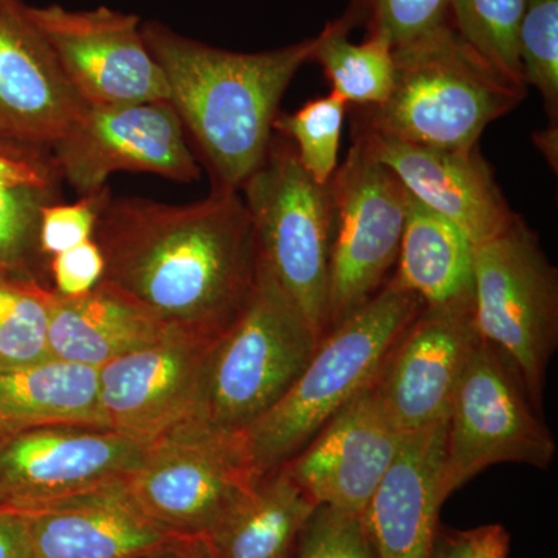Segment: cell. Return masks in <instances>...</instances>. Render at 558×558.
<instances>
[{
    "label": "cell",
    "instance_id": "e0dca14e",
    "mask_svg": "<svg viewBox=\"0 0 558 558\" xmlns=\"http://www.w3.org/2000/svg\"><path fill=\"white\" fill-rule=\"evenodd\" d=\"M215 340L171 326L160 339L98 368L108 427L156 438L189 418L202 365Z\"/></svg>",
    "mask_w": 558,
    "mask_h": 558
},
{
    "label": "cell",
    "instance_id": "8d00e7d4",
    "mask_svg": "<svg viewBox=\"0 0 558 558\" xmlns=\"http://www.w3.org/2000/svg\"><path fill=\"white\" fill-rule=\"evenodd\" d=\"M138 558H215L207 539L182 537Z\"/></svg>",
    "mask_w": 558,
    "mask_h": 558
},
{
    "label": "cell",
    "instance_id": "5bb4252c",
    "mask_svg": "<svg viewBox=\"0 0 558 558\" xmlns=\"http://www.w3.org/2000/svg\"><path fill=\"white\" fill-rule=\"evenodd\" d=\"M478 341L472 295L418 311L373 381L403 435L446 421L462 371Z\"/></svg>",
    "mask_w": 558,
    "mask_h": 558
},
{
    "label": "cell",
    "instance_id": "8fae6325",
    "mask_svg": "<svg viewBox=\"0 0 558 558\" xmlns=\"http://www.w3.org/2000/svg\"><path fill=\"white\" fill-rule=\"evenodd\" d=\"M73 89L90 108L170 101L159 62L150 53L135 14L108 7L68 10L28 7Z\"/></svg>",
    "mask_w": 558,
    "mask_h": 558
},
{
    "label": "cell",
    "instance_id": "5b68a950",
    "mask_svg": "<svg viewBox=\"0 0 558 558\" xmlns=\"http://www.w3.org/2000/svg\"><path fill=\"white\" fill-rule=\"evenodd\" d=\"M318 341L259 264L247 306L205 355L190 417L219 432H244L299 379Z\"/></svg>",
    "mask_w": 558,
    "mask_h": 558
},
{
    "label": "cell",
    "instance_id": "836d02e7",
    "mask_svg": "<svg viewBox=\"0 0 558 558\" xmlns=\"http://www.w3.org/2000/svg\"><path fill=\"white\" fill-rule=\"evenodd\" d=\"M106 263L94 238L58 253L51 260L57 292L62 296H81L97 288Z\"/></svg>",
    "mask_w": 558,
    "mask_h": 558
},
{
    "label": "cell",
    "instance_id": "4dcf8cb0",
    "mask_svg": "<svg viewBox=\"0 0 558 558\" xmlns=\"http://www.w3.org/2000/svg\"><path fill=\"white\" fill-rule=\"evenodd\" d=\"M292 558H377L362 515L317 506L296 538Z\"/></svg>",
    "mask_w": 558,
    "mask_h": 558
},
{
    "label": "cell",
    "instance_id": "d6986e66",
    "mask_svg": "<svg viewBox=\"0 0 558 558\" xmlns=\"http://www.w3.org/2000/svg\"><path fill=\"white\" fill-rule=\"evenodd\" d=\"M20 513L35 558H138L182 538L146 515L126 480Z\"/></svg>",
    "mask_w": 558,
    "mask_h": 558
},
{
    "label": "cell",
    "instance_id": "ac0fdd59",
    "mask_svg": "<svg viewBox=\"0 0 558 558\" xmlns=\"http://www.w3.org/2000/svg\"><path fill=\"white\" fill-rule=\"evenodd\" d=\"M21 0L0 3V132L53 146L87 112Z\"/></svg>",
    "mask_w": 558,
    "mask_h": 558
},
{
    "label": "cell",
    "instance_id": "603a6c76",
    "mask_svg": "<svg viewBox=\"0 0 558 558\" xmlns=\"http://www.w3.org/2000/svg\"><path fill=\"white\" fill-rule=\"evenodd\" d=\"M315 509L314 499L281 465L264 473L205 539L215 558H292Z\"/></svg>",
    "mask_w": 558,
    "mask_h": 558
},
{
    "label": "cell",
    "instance_id": "3957f363",
    "mask_svg": "<svg viewBox=\"0 0 558 558\" xmlns=\"http://www.w3.org/2000/svg\"><path fill=\"white\" fill-rule=\"evenodd\" d=\"M395 84L357 126L436 149H472L488 124L524 100L510 81L447 24L395 49Z\"/></svg>",
    "mask_w": 558,
    "mask_h": 558
},
{
    "label": "cell",
    "instance_id": "f546056e",
    "mask_svg": "<svg viewBox=\"0 0 558 558\" xmlns=\"http://www.w3.org/2000/svg\"><path fill=\"white\" fill-rule=\"evenodd\" d=\"M453 0H351L339 17L349 28L387 38L395 49L451 24Z\"/></svg>",
    "mask_w": 558,
    "mask_h": 558
},
{
    "label": "cell",
    "instance_id": "74e56055",
    "mask_svg": "<svg viewBox=\"0 0 558 558\" xmlns=\"http://www.w3.org/2000/svg\"><path fill=\"white\" fill-rule=\"evenodd\" d=\"M557 128H546L545 131L539 132L538 135H535L537 138V146L539 150H543L550 163L554 161V167L557 163Z\"/></svg>",
    "mask_w": 558,
    "mask_h": 558
},
{
    "label": "cell",
    "instance_id": "52a82bcc",
    "mask_svg": "<svg viewBox=\"0 0 558 558\" xmlns=\"http://www.w3.org/2000/svg\"><path fill=\"white\" fill-rule=\"evenodd\" d=\"M472 304L480 339L506 359L539 409L558 343V274L523 219L473 248Z\"/></svg>",
    "mask_w": 558,
    "mask_h": 558
},
{
    "label": "cell",
    "instance_id": "30bf717a",
    "mask_svg": "<svg viewBox=\"0 0 558 558\" xmlns=\"http://www.w3.org/2000/svg\"><path fill=\"white\" fill-rule=\"evenodd\" d=\"M329 186L333 236L328 332L387 284L389 270L398 260L410 204V194L399 179L355 135Z\"/></svg>",
    "mask_w": 558,
    "mask_h": 558
},
{
    "label": "cell",
    "instance_id": "ffe728a7",
    "mask_svg": "<svg viewBox=\"0 0 558 558\" xmlns=\"http://www.w3.org/2000/svg\"><path fill=\"white\" fill-rule=\"evenodd\" d=\"M447 418L410 433L363 513L377 558H432L438 535Z\"/></svg>",
    "mask_w": 558,
    "mask_h": 558
},
{
    "label": "cell",
    "instance_id": "d4e9b609",
    "mask_svg": "<svg viewBox=\"0 0 558 558\" xmlns=\"http://www.w3.org/2000/svg\"><path fill=\"white\" fill-rule=\"evenodd\" d=\"M349 33L340 20L328 22L317 35L312 61L322 65L333 94L347 105L377 108L395 84V47L379 35L352 43Z\"/></svg>",
    "mask_w": 558,
    "mask_h": 558
},
{
    "label": "cell",
    "instance_id": "4fadbf2b",
    "mask_svg": "<svg viewBox=\"0 0 558 558\" xmlns=\"http://www.w3.org/2000/svg\"><path fill=\"white\" fill-rule=\"evenodd\" d=\"M51 150L54 171L81 196L105 190L109 175L119 171L150 172L178 182L201 178L185 126L170 101L89 106Z\"/></svg>",
    "mask_w": 558,
    "mask_h": 558
},
{
    "label": "cell",
    "instance_id": "1f68e13d",
    "mask_svg": "<svg viewBox=\"0 0 558 558\" xmlns=\"http://www.w3.org/2000/svg\"><path fill=\"white\" fill-rule=\"evenodd\" d=\"M51 202V185L0 186V266L39 245L40 209Z\"/></svg>",
    "mask_w": 558,
    "mask_h": 558
},
{
    "label": "cell",
    "instance_id": "7c38bea8",
    "mask_svg": "<svg viewBox=\"0 0 558 558\" xmlns=\"http://www.w3.org/2000/svg\"><path fill=\"white\" fill-rule=\"evenodd\" d=\"M150 440L80 425L25 428L0 447V509L20 512L128 480Z\"/></svg>",
    "mask_w": 558,
    "mask_h": 558
},
{
    "label": "cell",
    "instance_id": "cb8c5ba5",
    "mask_svg": "<svg viewBox=\"0 0 558 558\" xmlns=\"http://www.w3.org/2000/svg\"><path fill=\"white\" fill-rule=\"evenodd\" d=\"M473 244L457 227L410 196L396 271L389 277L425 306L472 295Z\"/></svg>",
    "mask_w": 558,
    "mask_h": 558
},
{
    "label": "cell",
    "instance_id": "277c9868",
    "mask_svg": "<svg viewBox=\"0 0 558 558\" xmlns=\"http://www.w3.org/2000/svg\"><path fill=\"white\" fill-rule=\"evenodd\" d=\"M424 306L388 279L365 306L322 337L288 392L242 432L255 468L263 475L281 468L373 384L392 344Z\"/></svg>",
    "mask_w": 558,
    "mask_h": 558
},
{
    "label": "cell",
    "instance_id": "f35d334b",
    "mask_svg": "<svg viewBox=\"0 0 558 558\" xmlns=\"http://www.w3.org/2000/svg\"><path fill=\"white\" fill-rule=\"evenodd\" d=\"M25 558H35V557L32 556V553H28V556Z\"/></svg>",
    "mask_w": 558,
    "mask_h": 558
},
{
    "label": "cell",
    "instance_id": "d590c367",
    "mask_svg": "<svg viewBox=\"0 0 558 558\" xmlns=\"http://www.w3.org/2000/svg\"><path fill=\"white\" fill-rule=\"evenodd\" d=\"M31 553L24 515L0 509V558H25Z\"/></svg>",
    "mask_w": 558,
    "mask_h": 558
},
{
    "label": "cell",
    "instance_id": "44dd1931",
    "mask_svg": "<svg viewBox=\"0 0 558 558\" xmlns=\"http://www.w3.org/2000/svg\"><path fill=\"white\" fill-rule=\"evenodd\" d=\"M170 328L101 281L86 295L62 296L53 290L51 296L49 344L54 359L101 368Z\"/></svg>",
    "mask_w": 558,
    "mask_h": 558
},
{
    "label": "cell",
    "instance_id": "ab89813d",
    "mask_svg": "<svg viewBox=\"0 0 558 558\" xmlns=\"http://www.w3.org/2000/svg\"><path fill=\"white\" fill-rule=\"evenodd\" d=\"M2 2H3V0H0V3H2Z\"/></svg>",
    "mask_w": 558,
    "mask_h": 558
},
{
    "label": "cell",
    "instance_id": "d6a6232c",
    "mask_svg": "<svg viewBox=\"0 0 558 558\" xmlns=\"http://www.w3.org/2000/svg\"><path fill=\"white\" fill-rule=\"evenodd\" d=\"M109 197V190L105 189L89 196H81L75 204H47L40 209V252L54 256L92 240L98 216Z\"/></svg>",
    "mask_w": 558,
    "mask_h": 558
},
{
    "label": "cell",
    "instance_id": "484cf974",
    "mask_svg": "<svg viewBox=\"0 0 558 558\" xmlns=\"http://www.w3.org/2000/svg\"><path fill=\"white\" fill-rule=\"evenodd\" d=\"M53 290L0 282V368L33 365L51 357L50 303Z\"/></svg>",
    "mask_w": 558,
    "mask_h": 558
},
{
    "label": "cell",
    "instance_id": "2e32d148",
    "mask_svg": "<svg viewBox=\"0 0 558 558\" xmlns=\"http://www.w3.org/2000/svg\"><path fill=\"white\" fill-rule=\"evenodd\" d=\"M354 135L399 179L414 201L461 230L473 247L498 236L520 218L509 207L478 146L427 148L359 126Z\"/></svg>",
    "mask_w": 558,
    "mask_h": 558
},
{
    "label": "cell",
    "instance_id": "8992f818",
    "mask_svg": "<svg viewBox=\"0 0 558 558\" xmlns=\"http://www.w3.org/2000/svg\"><path fill=\"white\" fill-rule=\"evenodd\" d=\"M240 191L255 229L260 266L322 339L329 328V183L315 182L292 143L278 135Z\"/></svg>",
    "mask_w": 558,
    "mask_h": 558
},
{
    "label": "cell",
    "instance_id": "9c48e42d",
    "mask_svg": "<svg viewBox=\"0 0 558 558\" xmlns=\"http://www.w3.org/2000/svg\"><path fill=\"white\" fill-rule=\"evenodd\" d=\"M506 359L480 339L451 399L444 446L447 497L490 465L548 469L557 444Z\"/></svg>",
    "mask_w": 558,
    "mask_h": 558
},
{
    "label": "cell",
    "instance_id": "9a60e30c",
    "mask_svg": "<svg viewBox=\"0 0 558 558\" xmlns=\"http://www.w3.org/2000/svg\"><path fill=\"white\" fill-rule=\"evenodd\" d=\"M403 438L371 384L282 468L315 505L363 517Z\"/></svg>",
    "mask_w": 558,
    "mask_h": 558
},
{
    "label": "cell",
    "instance_id": "e575fe53",
    "mask_svg": "<svg viewBox=\"0 0 558 558\" xmlns=\"http://www.w3.org/2000/svg\"><path fill=\"white\" fill-rule=\"evenodd\" d=\"M510 535L501 524L438 531L432 558H508Z\"/></svg>",
    "mask_w": 558,
    "mask_h": 558
},
{
    "label": "cell",
    "instance_id": "83f0119b",
    "mask_svg": "<svg viewBox=\"0 0 558 558\" xmlns=\"http://www.w3.org/2000/svg\"><path fill=\"white\" fill-rule=\"evenodd\" d=\"M347 108V101L330 92L275 120L274 131L292 143L300 163L319 185H328L339 168Z\"/></svg>",
    "mask_w": 558,
    "mask_h": 558
},
{
    "label": "cell",
    "instance_id": "4316f807",
    "mask_svg": "<svg viewBox=\"0 0 558 558\" xmlns=\"http://www.w3.org/2000/svg\"><path fill=\"white\" fill-rule=\"evenodd\" d=\"M527 0H453L450 21L473 49L510 81L524 86L517 33Z\"/></svg>",
    "mask_w": 558,
    "mask_h": 558
},
{
    "label": "cell",
    "instance_id": "f1b7e54d",
    "mask_svg": "<svg viewBox=\"0 0 558 558\" xmlns=\"http://www.w3.org/2000/svg\"><path fill=\"white\" fill-rule=\"evenodd\" d=\"M524 86L543 98L549 126H558V0H527L517 33Z\"/></svg>",
    "mask_w": 558,
    "mask_h": 558
},
{
    "label": "cell",
    "instance_id": "6da1fadb",
    "mask_svg": "<svg viewBox=\"0 0 558 558\" xmlns=\"http://www.w3.org/2000/svg\"><path fill=\"white\" fill-rule=\"evenodd\" d=\"M94 240L105 256L101 282L208 339L233 325L256 288L258 245L241 191L213 189L189 205L109 197Z\"/></svg>",
    "mask_w": 558,
    "mask_h": 558
},
{
    "label": "cell",
    "instance_id": "7a4b0ae2",
    "mask_svg": "<svg viewBox=\"0 0 558 558\" xmlns=\"http://www.w3.org/2000/svg\"><path fill=\"white\" fill-rule=\"evenodd\" d=\"M170 102L199 146L213 189L240 191L269 149L279 102L312 61L317 36L279 49L240 53L142 22Z\"/></svg>",
    "mask_w": 558,
    "mask_h": 558
},
{
    "label": "cell",
    "instance_id": "7402d4cb",
    "mask_svg": "<svg viewBox=\"0 0 558 558\" xmlns=\"http://www.w3.org/2000/svg\"><path fill=\"white\" fill-rule=\"evenodd\" d=\"M0 421L25 428H109L101 409L98 368L60 359L0 368Z\"/></svg>",
    "mask_w": 558,
    "mask_h": 558
},
{
    "label": "cell",
    "instance_id": "ba28073f",
    "mask_svg": "<svg viewBox=\"0 0 558 558\" xmlns=\"http://www.w3.org/2000/svg\"><path fill=\"white\" fill-rule=\"evenodd\" d=\"M242 433L185 418L150 440L126 480L149 519L179 537L205 538L258 483Z\"/></svg>",
    "mask_w": 558,
    "mask_h": 558
}]
</instances>
